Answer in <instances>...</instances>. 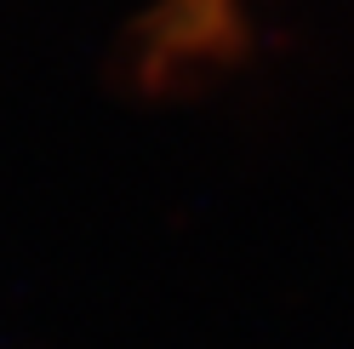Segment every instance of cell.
<instances>
[{"label": "cell", "instance_id": "6da1fadb", "mask_svg": "<svg viewBox=\"0 0 354 349\" xmlns=\"http://www.w3.org/2000/svg\"><path fill=\"white\" fill-rule=\"evenodd\" d=\"M234 0H166V17H160V35H166V52H194L212 29H223Z\"/></svg>", "mask_w": 354, "mask_h": 349}]
</instances>
